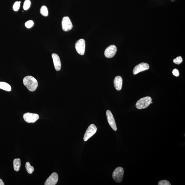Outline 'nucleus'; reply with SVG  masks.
I'll return each instance as SVG.
<instances>
[{
  "mask_svg": "<svg viewBox=\"0 0 185 185\" xmlns=\"http://www.w3.org/2000/svg\"><path fill=\"white\" fill-rule=\"evenodd\" d=\"M152 99L150 97H143L137 101L136 107L139 110L145 109L147 108L151 104Z\"/></svg>",
  "mask_w": 185,
  "mask_h": 185,
  "instance_id": "nucleus-2",
  "label": "nucleus"
},
{
  "mask_svg": "<svg viewBox=\"0 0 185 185\" xmlns=\"http://www.w3.org/2000/svg\"><path fill=\"white\" fill-rule=\"evenodd\" d=\"M23 117L28 123H34L39 118V116L37 114L28 112L23 114Z\"/></svg>",
  "mask_w": 185,
  "mask_h": 185,
  "instance_id": "nucleus-6",
  "label": "nucleus"
},
{
  "mask_svg": "<svg viewBox=\"0 0 185 185\" xmlns=\"http://www.w3.org/2000/svg\"><path fill=\"white\" fill-rule=\"evenodd\" d=\"M0 89L8 91H10L11 89L10 85L4 82H0Z\"/></svg>",
  "mask_w": 185,
  "mask_h": 185,
  "instance_id": "nucleus-15",
  "label": "nucleus"
},
{
  "mask_svg": "<svg viewBox=\"0 0 185 185\" xmlns=\"http://www.w3.org/2000/svg\"><path fill=\"white\" fill-rule=\"evenodd\" d=\"M26 168L27 172L29 174H32L34 171V167L31 166L30 163L29 162H27L26 163Z\"/></svg>",
  "mask_w": 185,
  "mask_h": 185,
  "instance_id": "nucleus-17",
  "label": "nucleus"
},
{
  "mask_svg": "<svg viewBox=\"0 0 185 185\" xmlns=\"http://www.w3.org/2000/svg\"><path fill=\"white\" fill-rule=\"evenodd\" d=\"M52 57L56 71H60L61 69V64L59 56L57 54L54 53L52 54Z\"/></svg>",
  "mask_w": 185,
  "mask_h": 185,
  "instance_id": "nucleus-12",
  "label": "nucleus"
},
{
  "mask_svg": "<svg viewBox=\"0 0 185 185\" xmlns=\"http://www.w3.org/2000/svg\"><path fill=\"white\" fill-rule=\"evenodd\" d=\"M20 7V3H19V1H16L14 3L13 5V10L15 11H17L19 9V8Z\"/></svg>",
  "mask_w": 185,
  "mask_h": 185,
  "instance_id": "nucleus-21",
  "label": "nucleus"
},
{
  "mask_svg": "<svg viewBox=\"0 0 185 185\" xmlns=\"http://www.w3.org/2000/svg\"><path fill=\"white\" fill-rule=\"evenodd\" d=\"M172 1H174V0H172Z\"/></svg>",
  "mask_w": 185,
  "mask_h": 185,
  "instance_id": "nucleus-25",
  "label": "nucleus"
},
{
  "mask_svg": "<svg viewBox=\"0 0 185 185\" xmlns=\"http://www.w3.org/2000/svg\"><path fill=\"white\" fill-rule=\"evenodd\" d=\"M23 83L27 88L30 91L36 90L38 87V82L35 78L31 76H27L24 77Z\"/></svg>",
  "mask_w": 185,
  "mask_h": 185,
  "instance_id": "nucleus-1",
  "label": "nucleus"
},
{
  "mask_svg": "<svg viewBox=\"0 0 185 185\" xmlns=\"http://www.w3.org/2000/svg\"><path fill=\"white\" fill-rule=\"evenodd\" d=\"M183 61L182 58L181 56H179L173 60V62L175 64L177 65H179L182 63Z\"/></svg>",
  "mask_w": 185,
  "mask_h": 185,
  "instance_id": "nucleus-19",
  "label": "nucleus"
},
{
  "mask_svg": "<svg viewBox=\"0 0 185 185\" xmlns=\"http://www.w3.org/2000/svg\"><path fill=\"white\" fill-rule=\"evenodd\" d=\"M114 86L115 88L118 91L121 90L122 86L123 80L121 77L120 76H116L114 80Z\"/></svg>",
  "mask_w": 185,
  "mask_h": 185,
  "instance_id": "nucleus-13",
  "label": "nucleus"
},
{
  "mask_svg": "<svg viewBox=\"0 0 185 185\" xmlns=\"http://www.w3.org/2000/svg\"><path fill=\"white\" fill-rule=\"evenodd\" d=\"M107 119L109 124L114 131L117 130V128L115 121L113 115L110 110H108L106 112Z\"/></svg>",
  "mask_w": 185,
  "mask_h": 185,
  "instance_id": "nucleus-8",
  "label": "nucleus"
},
{
  "mask_svg": "<svg viewBox=\"0 0 185 185\" xmlns=\"http://www.w3.org/2000/svg\"><path fill=\"white\" fill-rule=\"evenodd\" d=\"M149 66L147 63H142L136 66L133 70V73L134 75L140 73V72L146 71L149 69Z\"/></svg>",
  "mask_w": 185,
  "mask_h": 185,
  "instance_id": "nucleus-9",
  "label": "nucleus"
},
{
  "mask_svg": "<svg viewBox=\"0 0 185 185\" xmlns=\"http://www.w3.org/2000/svg\"><path fill=\"white\" fill-rule=\"evenodd\" d=\"M124 171L121 167H118L114 170L112 175L113 178L117 183H120L123 178Z\"/></svg>",
  "mask_w": 185,
  "mask_h": 185,
  "instance_id": "nucleus-3",
  "label": "nucleus"
},
{
  "mask_svg": "<svg viewBox=\"0 0 185 185\" xmlns=\"http://www.w3.org/2000/svg\"><path fill=\"white\" fill-rule=\"evenodd\" d=\"M34 22L32 20H29L25 23V26L27 28H30L34 25Z\"/></svg>",
  "mask_w": 185,
  "mask_h": 185,
  "instance_id": "nucleus-20",
  "label": "nucleus"
},
{
  "mask_svg": "<svg viewBox=\"0 0 185 185\" xmlns=\"http://www.w3.org/2000/svg\"><path fill=\"white\" fill-rule=\"evenodd\" d=\"M31 1L30 0H26L24 2L23 8L24 10H27L30 7Z\"/></svg>",
  "mask_w": 185,
  "mask_h": 185,
  "instance_id": "nucleus-18",
  "label": "nucleus"
},
{
  "mask_svg": "<svg viewBox=\"0 0 185 185\" xmlns=\"http://www.w3.org/2000/svg\"><path fill=\"white\" fill-rule=\"evenodd\" d=\"M97 130L96 126L94 124H91L86 131L83 138L84 141H87L89 138L96 133Z\"/></svg>",
  "mask_w": 185,
  "mask_h": 185,
  "instance_id": "nucleus-4",
  "label": "nucleus"
},
{
  "mask_svg": "<svg viewBox=\"0 0 185 185\" xmlns=\"http://www.w3.org/2000/svg\"><path fill=\"white\" fill-rule=\"evenodd\" d=\"M62 27L64 31L67 32L71 30L73 25L68 17H64L62 21Z\"/></svg>",
  "mask_w": 185,
  "mask_h": 185,
  "instance_id": "nucleus-7",
  "label": "nucleus"
},
{
  "mask_svg": "<svg viewBox=\"0 0 185 185\" xmlns=\"http://www.w3.org/2000/svg\"><path fill=\"white\" fill-rule=\"evenodd\" d=\"M172 73L173 75L175 76L176 77H178L179 75V73L178 70L176 69H174L172 71Z\"/></svg>",
  "mask_w": 185,
  "mask_h": 185,
  "instance_id": "nucleus-23",
  "label": "nucleus"
},
{
  "mask_svg": "<svg viewBox=\"0 0 185 185\" xmlns=\"http://www.w3.org/2000/svg\"><path fill=\"white\" fill-rule=\"evenodd\" d=\"M5 184L3 182L2 180L1 179H0V185H4Z\"/></svg>",
  "mask_w": 185,
  "mask_h": 185,
  "instance_id": "nucleus-24",
  "label": "nucleus"
},
{
  "mask_svg": "<svg viewBox=\"0 0 185 185\" xmlns=\"http://www.w3.org/2000/svg\"><path fill=\"white\" fill-rule=\"evenodd\" d=\"M85 41L81 39L77 41L75 44V48L77 53L81 55H84L85 51Z\"/></svg>",
  "mask_w": 185,
  "mask_h": 185,
  "instance_id": "nucleus-5",
  "label": "nucleus"
},
{
  "mask_svg": "<svg viewBox=\"0 0 185 185\" xmlns=\"http://www.w3.org/2000/svg\"><path fill=\"white\" fill-rule=\"evenodd\" d=\"M41 14L45 17L48 16V10L47 8L45 6H43L40 9Z\"/></svg>",
  "mask_w": 185,
  "mask_h": 185,
  "instance_id": "nucleus-16",
  "label": "nucleus"
},
{
  "mask_svg": "<svg viewBox=\"0 0 185 185\" xmlns=\"http://www.w3.org/2000/svg\"><path fill=\"white\" fill-rule=\"evenodd\" d=\"M58 176L57 173L53 172L46 180L45 185H55L58 182Z\"/></svg>",
  "mask_w": 185,
  "mask_h": 185,
  "instance_id": "nucleus-11",
  "label": "nucleus"
},
{
  "mask_svg": "<svg viewBox=\"0 0 185 185\" xmlns=\"http://www.w3.org/2000/svg\"><path fill=\"white\" fill-rule=\"evenodd\" d=\"M158 185H171V184L168 181L166 180H162L160 181L158 183Z\"/></svg>",
  "mask_w": 185,
  "mask_h": 185,
  "instance_id": "nucleus-22",
  "label": "nucleus"
},
{
  "mask_svg": "<svg viewBox=\"0 0 185 185\" xmlns=\"http://www.w3.org/2000/svg\"><path fill=\"white\" fill-rule=\"evenodd\" d=\"M117 51L116 46L111 45L108 47L105 50L104 54L105 57L108 58H111L115 55Z\"/></svg>",
  "mask_w": 185,
  "mask_h": 185,
  "instance_id": "nucleus-10",
  "label": "nucleus"
},
{
  "mask_svg": "<svg viewBox=\"0 0 185 185\" xmlns=\"http://www.w3.org/2000/svg\"><path fill=\"white\" fill-rule=\"evenodd\" d=\"M13 165L14 170L16 171H19L21 165L20 159L19 158L15 159L13 161Z\"/></svg>",
  "mask_w": 185,
  "mask_h": 185,
  "instance_id": "nucleus-14",
  "label": "nucleus"
}]
</instances>
